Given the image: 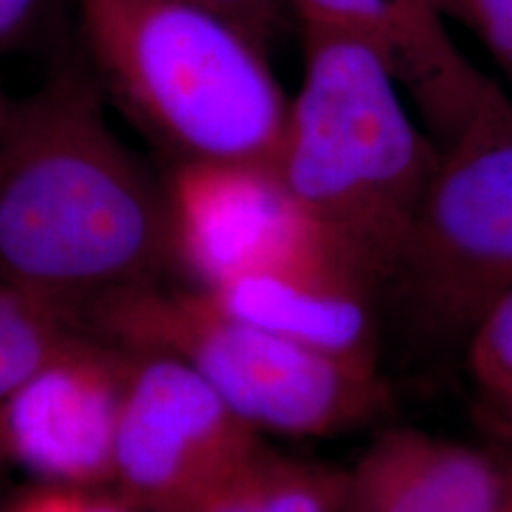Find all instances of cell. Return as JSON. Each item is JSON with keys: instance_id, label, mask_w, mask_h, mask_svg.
Wrapping results in <instances>:
<instances>
[{"instance_id": "cell-1", "label": "cell", "mask_w": 512, "mask_h": 512, "mask_svg": "<svg viewBox=\"0 0 512 512\" xmlns=\"http://www.w3.org/2000/svg\"><path fill=\"white\" fill-rule=\"evenodd\" d=\"M174 204L107 121L105 91L67 48L0 131V280L76 313L162 283Z\"/></svg>"}, {"instance_id": "cell-2", "label": "cell", "mask_w": 512, "mask_h": 512, "mask_svg": "<svg viewBox=\"0 0 512 512\" xmlns=\"http://www.w3.org/2000/svg\"><path fill=\"white\" fill-rule=\"evenodd\" d=\"M299 27L304 76L271 174L320 245L380 294L441 150L373 50L323 24Z\"/></svg>"}, {"instance_id": "cell-3", "label": "cell", "mask_w": 512, "mask_h": 512, "mask_svg": "<svg viewBox=\"0 0 512 512\" xmlns=\"http://www.w3.org/2000/svg\"><path fill=\"white\" fill-rule=\"evenodd\" d=\"M105 95L174 169L271 171L290 100L268 43L202 0H74Z\"/></svg>"}, {"instance_id": "cell-4", "label": "cell", "mask_w": 512, "mask_h": 512, "mask_svg": "<svg viewBox=\"0 0 512 512\" xmlns=\"http://www.w3.org/2000/svg\"><path fill=\"white\" fill-rule=\"evenodd\" d=\"M83 325L124 349L183 361L261 434L335 437L375 420L389 403L373 358L294 342L192 285L119 292L83 313Z\"/></svg>"}, {"instance_id": "cell-5", "label": "cell", "mask_w": 512, "mask_h": 512, "mask_svg": "<svg viewBox=\"0 0 512 512\" xmlns=\"http://www.w3.org/2000/svg\"><path fill=\"white\" fill-rule=\"evenodd\" d=\"M415 335L467 347L512 292V112L472 128L441 159L392 278Z\"/></svg>"}, {"instance_id": "cell-6", "label": "cell", "mask_w": 512, "mask_h": 512, "mask_svg": "<svg viewBox=\"0 0 512 512\" xmlns=\"http://www.w3.org/2000/svg\"><path fill=\"white\" fill-rule=\"evenodd\" d=\"M128 354L110 494L136 512H202L266 451L261 432L178 358Z\"/></svg>"}, {"instance_id": "cell-7", "label": "cell", "mask_w": 512, "mask_h": 512, "mask_svg": "<svg viewBox=\"0 0 512 512\" xmlns=\"http://www.w3.org/2000/svg\"><path fill=\"white\" fill-rule=\"evenodd\" d=\"M131 354L91 330L0 403L8 463L41 484L112 491L114 444Z\"/></svg>"}, {"instance_id": "cell-8", "label": "cell", "mask_w": 512, "mask_h": 512, "mask_svg": "<svg viewBox=\"0 0 512 512\" xmlns=\"http://www.w3.org/2000/svg\"><path fill=\"white\" fill-rule=\"evenodd\" d=\"M299 22L323 24L368 46L399 81L446 150L472 128L512 112V100L456 46L437 0H285Z\"/></svg>"}, {"instance_id": "cell-9", "label": "cell", "mask_w": 512, "mask_h": 512, "mask_svg": "<svg viewBox=\"0 0 512 512\" xmlns=\"http://www.w3.org/2000/svg\"><path fill=\"white\" fill-rule=\"evenodd\" d=\"M169 185L174 264L197 290L318 240L271 171L174 169Z\"/></svg>"}, {"instance_id": "cell-10", "label": "cell", "mask_w": 512, "mask_h": 512, "mask_svg": "<svg viewBox=\"0 0 512 512\" xmlns=\"http://www.w3.org/2000/svg\"><path fill=\"white\" fill-rule=\"evenodd\" d=\"M202 292L235 316L294 342L375 361L368 316L375 294L318 240Z\"/></svg>"}, {"instance_id": "cell-11", "label": "cell", "mask_w": 512, "mask_h": 512, "mask_svg": "<svg viewBox=\"0 0 512 512\" xmlns=\"http://www.w3.org/2000/svg\"><path fill=\"white\" fill-rule=\"evenodd\" d=\"M342 512H512L508 463L437 434L392 427L347 470Z\"/></svg>"}, {"instance_id": "cell-12", "label": "cell", "mask_w": 512, "mask_h": 512, "mask_svg": "<svg viewBox=\"0 0 512 512\" xmlns=\"http://www.w3.org/2000/svg\"><path fill=\"white\" fill-rule=\"evenodd\" d=\"M347 470L266 448L202 512H342Z\"/></svg>"}, {"instance_id": "cell-13", "label": "cell", "mask_w": 512, "mask_h": 512, "mask_svg": "<svg viewBox=\"0 0 512 512\" xmlns=\"http://www.w3.org/2000/svg\"><path fill=\"white\" fill-rule=\"evenodd\" d=\"M83 330L76 313L0 280V403Z\"/></svg>"}, {"instance_id": "cell-14", "label": "cell", "mask_w": 512, "mask_h": 512, "mask_svg": "<svg viewBox=\"0 0 512 512\" xmlns=\"http://www.w3.org/2000/svg\"><path fill=\"white\" fill-rule=\"evenodd\" d=\"M74 0H0V55L55 48L62 53Z\"/></svg>"}, {"instance_id": "cell-15", "label": "cell", "mask_w": 512, "mask_h": 512, "mask_svg": "<svg viewBox=\"0 0 512 512\" xmlns=\"http://www.w3.org/2000/svg\"><path fill=\"white\" fill-rule=\"evenodd\" d=\"M465 358L484 396L512 387V292L505 294L472 332Z\"/></svg>"}, {"instance_id": "cell-16", "label": "cell", "mask_w": 512, "mask_h": 512, "mask_svg": "<svg viewBox=\"0 0 512 512\" xmlns=\"http://www.w3.org/2000/svg\"><path fill=\"white\" fill-rule=\"evenodd\" d=\"M448 22L465 27L512 83V0H437Z\"/></svg>"}, {"instance_id": "cell-17", "label": "cell", "mask_w": 512, "mask_h": 512, "mask_svg": "<svg viewBox=\"0 0 512 512\" xmlns=\"http://www.w3.org/2000/svg\"><path fill=\"white\" fill-rule=\"evenodd\" d=\"M8 512H136L107 491H83L41 484Z\"/></svg>"}, {"instance_id": "cell-18", "label": "cell", "mask_w": 512, "mask_h": 512, "mask_svg": "<svg viewBox=\"0 0 512 512\" xmlns=\"http://www.w3.org/2000/svg\"><path fill=\"white\" fill-rule=\"evenodd\" d=\"M202 3L214 5L238 22L252 29L264 43H271V38L283 22L285 0H202Z\"/></svg>"}, {"instance_id": "cell-19", "label": "cell", "mask_w": 512, "mask_h": 512, "mask_svg": "<svg viewBox=\"0 0 512 512\" xmlns=\"http://www.w3.org/2000/svg\"><path fill=\"white\" fill-rule=\"evenodd\" d=\"M486 401H489L491 411H494L496 420L503 422L505 427H510L512 430V387L505 389L501 394H494V396H486Z\"/></svg>"}, {"instance_id": "cell-20", "label": "cell", "mask_w": 512, "mask_h": 512, "mask_svg": "<svg viewBox=\"0 0 512 512\" xmlns=\"http://www.w3.org/2000/svg\"><path fill=\"white\" fill-rule=\"evenodd\" d=\"M8 102L10 98L0 91V131H3V121H5V112H8Z\"/></svg>"}, {"instance_id": "cell-21", "label": "cell", "mask_w": 512, "mask_h": 512, "mask_svg": "<svg viewBox=\"0 0 512 512\" xmlns=\"http://www.w3.org/2000/svg\"><path fill=\"white\" fill-rule=\"evenodd\" d=\"M8 463V458H5V451H3V441H0V467Z\"/></svg>"}, {"instance_id": "cell-22", "label": "cell", "mask_w": 512, "mask_h": 512, "mask_svg": "<svg viewBox=\"0 0 512 512\" xmlns=\"http://www.w3.org/2000/svg\"><path fill=\"white\" fill-rule=\"evenodd\" d=\"M508 479H510V496H512V458L508 460Z\"/></svg>"}]
</instances>
